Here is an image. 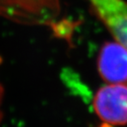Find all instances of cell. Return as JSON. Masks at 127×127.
Wrapping results in <instances>:
<instances>
[{
    "instance_id": "5b68a950",
    "label": "cell",
    "mask_w": 127,
    "mask_h": 127,
    "mask_svg": "<svg viewBox=\"0 0 127 127\" xmlns=\"http://www.w3.org/2000/svg\"><path fill=\"white\" fill-rule=\"evenodd\" d=\"M100 127H112V126H111V125H108V124H105V123H104L103 125H101Z\"/></svg>"
},
{
    "instance_id": "277c9868",
    "label": "cell",
    "mask_w": 127,
    "mask_h": 127,
    "mask_svg": "<svg viewBox=\"0 0 127 127\" xmlns=\"http://www.w3.org/2000/svg\"><path fill=\"white\" fill-rule=\"evenodd\" d=\"M2 100H3V89H2V87L0 86V122H1V120H2V111H1Z\"/></svg>"
},
{
    "instance_id": "7a4b0ae2",
    "label": "cell",
    "mask_w": 127,
    "mask_h": 127,
    "mask_svg": "<svg viewBox=\"0 0 127 127\" xmlns=\"http://www.w3.org/2000/svg\"><path fill=\"white\" fill-rule=\"evenodd\" d=\"M118 43L127 49L126 0H87Z\"/></svg>"
},
{
    "instance_id": "6da1fadb",
    "label": "cell",
    "mask_w": 127,
    "mask_h": 127,
    "mask_svg": "<svg viewBox=\"0 0 127 127\" xmlns=\"http://www.w3.org/2000/svg\"><path fill=\"white\" fill-rule=\"evenodd\" d=\"M94 109L109 125L127 124V85L110 84L101 87L95 95Z\"/></svg>"
},
{
    "instance_id": "3957f363",
    "label": "cell",
    "mask_w": 127,
    "mask_h": 127,
    "mask_svg": "<svg viewBox=\"0 0 127 127\" xmlns=\"http://www.w3.org/2000/svg\"><path fill=\"white\" fill-rule=\"evenodd\" d=\"M101 77L111 84L127 83V49L117 42H106L98 58Z\"/></svg>"
}]
</instances>
